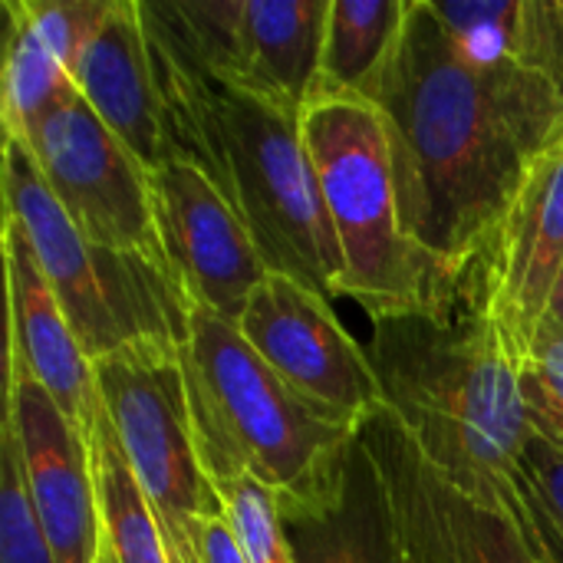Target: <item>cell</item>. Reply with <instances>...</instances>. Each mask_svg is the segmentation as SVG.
<instances>
[{
	"label": "cell",
	"mask_w": 563,
	"mask_h": 563,
	"mask_svg": "<svg viewBox=\"0 0 563 563\" xmlns=\"http://www.w3.org/2000/svg\"><path fill=\"white\" fill-rule=\"evenodd\" d=\"M525 465H528V478L538 495L541 515L548 521V531L554 538L558 558L563 563V452L531 432Z\"/></svg>",
	"instance_id": "obj_25"
},
{
	"label": "cell",
	"mask_w": 563,
	"mask_h": 563,
	"mask_svg": "<svg viewBox=\"0 0 563 563\" xmlns=\"http://www.w3.org/2000/svg\"><path fill=\"white\" fill-rule=\"evenodd\" d=\"M518 376L531 432L563 452V327L541 323Z\"/></svg>",
	"instance_id": "obj_22"
},
{
	"label": "cell",
	"mask_w": 563,
	"mask_h": 563,
	"mask_svg": "<svg viewBox=\"0 0 563 563\" xmlns=\"http://www.w3.org/2000/svg\"><path fill=\"white\" fill-rule=\"evenodd\" d=\"M369 360L383 409L462 495L521 528L544 563H561L528 478L531 426L518 363L475 271L426 303L373 317Z\"/></svg>",
	"instance_id": "obj_2"
},
{
	"label": "cell",
	"mask_w": 563,
	"mask_h": 563,
	"mask_svg": "<svg viewBox=\"0 0 563 563\" xmlns=\"http://www.w3.org/2000/svg\"><path fill=\"white\" fill-rule=\"evenodd\" d=\"M13 142L26 148L43 185L79 234L168 267L155 231L148 168L79 92L66 96Z\"/></svg>",
	"instance_id": "obj_9"
},
{
	"label": "cell",
	"mask_w": 563,
	"mask_h": 563,
	"mask_svg": "<svg viewBox=\"0 0 563 563\" xmlns=\"http://www.w3.org/2000/svg\"><path fill=\"white\" fill-rule=\"evenodd\" d=\"M373 106L386 122L406 238L462 280L563 135V89L518 59L465 56L432 0H409Z\"/></svg>",
	"instance_id": "obj_1"
},
{
	"label": "cell",
	"mask_w": 563,
	"mask_h": 563,
	"mask_svg": "<svg viewBox=\"0 0 563 563\" xmlns=\"http://www.w3.org/2000/svg\"><path fill=\"white\" fill-rule=\"evenodd\" d=\"M198 561L201 563H251L228 515H214L205 528H201V541H198Z\"/></svg>",
	"instance_id": "obj_26"
},
{
	"label": "cell",
	"mask_w": 563,
	"mask_h": 563,
	"mask_svg": "<svg viewBox=\"0 0 563 563\" xmlns=\"http://www.w3.org/2000/svg\"><path fill=\"white\" fill-rule=\"evenodd\" d=\"M0 563H56L26 488L16 435L7 422L0 435Z\"/></svg>",
	"instance_id": "obj_21"
},
{
	"label": "cell",
	"mask_w": 563,
	"mask_h": 563,
	"mask_svg": "<svg viewBox=\"0 0 563 563\" xmlns=\"http://www.w3.org/2000/svg\"><path fill=\"white\" fill-rule=\"evenodd\" d=\"M99 563H115V558H112V551H109L106 544L99 548Z\"/></svg>",
	"instance_id": "obj_28"
},
{
	"label": "cell",
	"mask_w": 563,
	"mask_h": 563,
	"mask_svg": "<svg viewBox=\"0 0 563 563\" xmlns=\"http://www.w3.org/2000/svg\"><path fill=\"white\" fill-rule=\"evenodd\" d=\"M515 59L563 89V0H521Z\"/></svg>",
	"instance_id": "obj_24"
},
{
	"label": "cell",
	"mask_w": 563,
	"mask_h": 563,
	"mask_svg": "<svg viewBox=\"0 0 563 563\" xmlns=\"http://www.w3.org/2000/svg\"><path fill=\"white\" fill-rule=\"evenodd\" d=\"M162 33L231 89L300 112L313 99L330 0L145 3Z\"/></svg>",
	"instance_id": "obj_8"
},
{
	"label": "cell",
	"mask_w": 563,
	"mask_h": 563,
	"mask_svg": "<svg viewBox=\"0 0 563 563\" xmlns=\"http://www.w3.org/2000/svg\"><path fill=\"white\" fill-rule=\"evenodd\" d=\"M86 442L92 459L102 544L112 551L115 563H172L158 521L132 475V465L122 455V445L106 419V409H99Z\"/></svg>",
	"instance_id": "obj_20"
},
{
	"label": "cell",
	"mask_w": 563,
	"mask_h": 563,
	"mask_svg": "<svg viewBox=\"0 0 563 563\" xmlns=\"http://www.w3.org/2000/svg\"><path fill=\"white\" fill-rule=\"evenodd\" d=\"M360 432L383 472L412 561L544 563L515 521L452 488L386 409L366 419Z\"/></svg>",
	"instance_id": "obj_12"
},
{
	"label": "cell",
	"mask_w": 563,
	"mask_h": 563,
	"mask_svg": "<svg viewBox=\"0 0 563 563\" xmlns=\"http://www.w3.org/2000/svg\"><path fill=\"white\" fill-rule=\"evenodd\" d=\"M544 320L563 327V271L561 277H558V284H554V294H551V303H548V317Z\"/></svg>",
	"instance_id": "obj_27"
},
{
	"label": "cell",
	"mask_w": 563,
	"mask_h": 563,
	"mask_svg": "<svg viewBox=\"0 0 563 563\" xmlns=\"http://www.w3.org/2000/svg\"><path fill=\"white\" fill-rule=\"evenodd\" d=\"M0 191L3 214L26 231L40 271L92 363L148 343L181 350L191 310L168 267L79 234L13 139H3Z\"/></svg>",
	"instance_id": "obj_5"
},
{
	"label": "cell",
	"mask_w": 563,
	"mask_h": 563,
	"mask_svg": "<svg viewBox=\"0 0 563 563\" xmlns=\"http://www.w3.org/2000/svg\"><path fill=\"white\" fill-rule=\"evenodd\" d=\"M73 86L148 175L172 162L142 0L109 3L73 66Z\"/></svg>",
	"instance_id": "obj_17"
},
{
	"label": "cell",
	"mask_w": 563,
	"mask_h": 563,
	"mask_svg": "<svg viewBox=\"0 0 563 563\" xmlns=\"http://www.w3.org/2000/svg\"><path fill=\"white\" fill-rule=\"evenodd\" d=\"M152 208L165 264L188 303L238 323L247 297L271 274L244 218L211 175L185 158L152 172Z\"/></svg>",
	"instance_id": "obj_11"
},
{
	"label": "cell",
	"mask_w": 563,
	"mask_h": 563,
	"mask_svg": "<svg viewBox=\"0 0 563 563\" xmlns=\"http://www.w3.org/2000/svg\"><path fill=\"white\" fill-rule=\"evenodd\" d=\"M112 0H7V53L0 79L3 139L26 129L76 92L73 66Z\"/></svg>",
	"instance_id": "obj_18"
},
{
	"label": "cell",
	"mask_w": 563,
	"mask_h": 563,
	"mask_svg": "<svg viewBox=\"0 0 563 563\" xmlns=\"http://www.w3.org/2000/svg\"><path fill=\"white\" fill-rule=\"evenodd\" d=\"M96 386L125 462L158 521L172 563L198 561L201 528L224 511L188 416L181 350L148 343L99 363Z\"/></svg>",
	"instance_id": "obj_7"
},
{
	"label": "cell",
	"mask_w": 563,
	"mask_h": 563,
	"mask_svg": "<svg viewBox=\"0 0 563 563\" xmlns=\"http://www.w3.org/2000/svg\"><path fill=\"white\" fill-rule=\"evenodd\" d=\"M172 162H195L244 218L267 271L340 297L343 257L310 165L300 112L224 86L191 63L148 16Z\"/></svg>",
	"instance_id": "obj_3"
},
{
	"label": "cell",
	"mask_w": 563,
	"mask_h": 563,
	"mask_svg": "<svg viewBox=\"0 0 563 563\" xmlns=\"http://www.w3.org/2000/svg\"><path fill=\"white\" fill-rule=\"evenodd\" d=\"M254 353L320 412L363 429L383 409V389L369 360L313 287L267 274L238 320Z\"/></svg>",
	"instance_id": "obj_10"
},
{
	"label": "cell",
	"mask_w": 563,
	"mask_h": 563,
	"mask_svg": "<svg viewBox=\"0 0 563 563\" xmlns=\"http://www.w3.org/2000/svg\"><path fill=\"white\" fill-rule=\"evenodd\" d=\"M300 129L343 257L340 297L379 317L455 284L402 231L379 109L360 99H317L303 109Z\"/></svg>",
	"instance_id": "obj_6"
},
{
	"label": "cell",
	"mask_w": 563,
	"mask_h": 563,
	"mask_svg": "<svg viewBox=\"0 0 563 563\" xmlns=\"http://www.w3.org/2000/svg\"><path fill=\"white\" fill-rule=\"evenodd\" d=\"M181 376L191 432L208 478H254L280 501L310 492L360 429L320 412L294 393L244 340L241 327L188 303Z\"/></svg>",
	"instance_id": "obj_4"
},
{
	"label": "cell",
	"mask_w": 563,
	"mask_h": 563,
	"mask_svg": "<svg viewBox=\"0 0 563 563\" xmlns=\"http://www.w3.org/2000/svg\"><path fill=\"white\" fill-rule=\"evenodd\" d=\"M563 271V135L531 168L475 277L518 373Z\"/></svg>",
	"instance_id": "obj_13"
},
{
	"label": "cell",
	"mask_w": 563,
	"mask_h": 563,
	"mask_svg": "<svg viewBox=\"0 0 563 563\" xmlns=\"http://www.w3.org/2000/svg\"><path fill=\"white\" fill-rule=\"evenodd\" d=\"M409 0H330L313 99L373 102L406 26Z\"/></svg>",
	"instance_id": "obj_19"
},
{
	"label": "cell",
	"mask_w": 563,
	"mask_h": 563,
	"mask_svg": "<svg viewBox=\"0 0 563 563\" xmlns=\"http://www.w3.org/2000/svg\"><path fill=\"white\" fill-rule=\"evenodd\" d=\"M3 274H7V383L30 379L43 386L59 412L82 432L102 409L92 360L82 353L26 231L3 214Z\"/></svg>",
	"instance_id": "obj_16"
},
{
	"label": "cell",
	"mask_w": 563,
	"mask_h": 563,
	"mask_svg": "<svg viewBox=\"0 0 563 563\" xmlns=\"http://www.w3.org/2000/svg\"><path fill=\"white\" fill-rule=\"evenodd\" d=\"M277 508L294 563H416L363 432L310 492Z\"/></svg>",
	"instance_id": "obj_15"
},
{
	"label": "cell",
	"mask_w": 563,
	"mask_h": 563,
	"mask_svg": "<svg viewBox=\"0 0 563 563\" xmlns=\"http://www.w3.org/2000/svg\"><path fill=\"white\" fill-rule=\"evenodd\" d=\"M224 515L251 563H294L280 525L277 495L254 478H234L218 485Z\"/></svg>",
	"instance_id": "obj_23"
},
{
	"label": "cell",
	"mask_w": 563,
	"mask_h": 563,
	"mask_svg": "<svg viewBox=\"0 0 563 563\" xmlns=\"http://www.w3.org/2000/svg\"><path fill=\"white\" fill-rule=\"evenodd\" d=\"M3 422L16 435L26 488L56 563H99L102 528L86 435L30 379L7 383Z\"/></svg>",
	"instance_id": "obj_14"
}]
</instances>
